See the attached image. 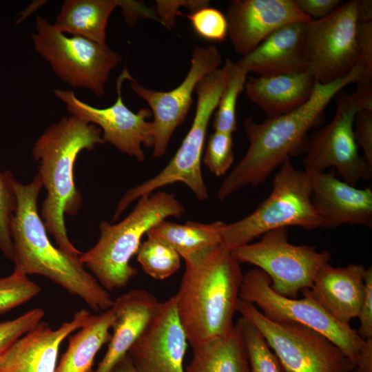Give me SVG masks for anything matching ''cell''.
I'll use <instances>...</instances> for the list:
<instances>
[{
  "label": "cell",
  "instance_id": "4fadbf2b",
  "mask_svg": "<svg viewBox=\"0 0 372 372\" xmlns=\"http://www.w3.org/2000/svg\"><path fill=\"white\" fill-rule=\"evenodd\" d=\"M342 91L331 121L308 138L303 163L307 172L335 169L344 181L356 186L360 180L371 177L372 168L360 154L353 134L354 118L361 107L352 94Z\"/></svg>",
  "mask_w": 372,
  "mask_h": 372
},
{
  "label": "cell",
  "instance_id": "74e56055",
  "mask_svg": "<svg viewBox=\"0 0 372 372\" xmlns=\"http://www.w3.org/2000/svg\"><path fill=\"white\" fill-rule=\"evenodd\" d=\"M360 327L358 335L364 340L372 338V268L366 269L364 274V292L358 313Z\"/></svg>",
  "mask_w": 372,
  "mask_h": 372
},
{
  "label": "cell",
  "instance_id": "277c9868",
  "mask_svg": "<svg viewBox=\"0 0 372 372\" xmlns=\"http://www.w3.org/2000/svg\"><path fill=\"white\" fill-rule=\"evenodd\" d=\"M103 143L99 127L70 115L50 125L32 150L39 163L38 174L47 192L41 218L58 247L76 258L82 252L70 242L64 221L65 214L74 216L82 206L83 198L74 183V165L81 151Z\"/></svg>",
  "mask_w": 372,
  "mask_h": 372
},
{
  "label": "cell",
  "instance_id": "30bf717a",
  "mask_svg": "<svg viewBox=\"0 0 372 372\" xmlns=\"http://www.w3.org/2000/svg\"><path fill=\"white\" fill-rule=\"evenodd\" d=\"M300 299L283 296L271 287V280L256 268L243 274L239 298L254 304L267 318L293 322L322 334L333 342L355 364L364 344L357 331L344 324L302 292Z\"/></svg>",
  "mask_w": 372,
  "mask_h": 372
},
{
  "label": "cell",
  "instance_id": "f35d334b",
  "mask_svg": "<svg viewBox=\"0 0 372 372\" xmlns=\"http://www.w3.org/2000/svg\"><path fill=\"white\" fill-rule=\"evenodd\" d=\"M300 10L312 19H323L331 14L342 2L340 0H294Z\"/></svg>",
  "mask_w": 372,
  "mask_h": 372
},
{
  "label": "cell",
  "instance_id": "603a6c76",
  "mask_svg": "<svg viewBox=\"0 0 372 372\" xmlns=\"http://www.w3.org/2000/svg\"><path fill=\"white\" fill-rule=\"evenodd\" d=\"M316 82L308 72L249 76L244 90L247 97L269 117L301 107L311 97Z\"/></svg>",
  "mask_w": 372,
  "mask_h": 372
},
{
  "label": "cell",
  "instance_id": "b9f144b4",
  "mask_svg": "<svg viewBox=\"0 0 372 372\" xmlns=\"http://www.w3.org/2000/svg\"><path fill=\"white\" fill-rule=\"evenodd\" d=\"M110 372H138L134 366L132 360L126 353L112 367Z\"/></svg>",
  "mask_w": 372,
  "mask_h": 372
},
{
  "label": "cell",
  "instance_id": "ac0fdd59",
  "mask_svg": "<svg viewBox=\"0 0 372 372\" xmlns=\"http://www.w3.org/2000/svg\"><path fill=\"white\" fill-rule=\"evenodd\" d=\"M91 315L81 309L56 329L41 320L0 354V372H55L61 344Z\"/></svg>",
  "mask_w": 372,
  "mask_h": 372
},
{
  "label": "cell",
  "instance_id": "f1b7e54d",
  "mask_svg": "<svg viewBox=\"0 0 372 372\" xmlns=\"http://www.w3.org/2000/svg\"><path fill=\"white\" fill-rule=\"evenodd\" d=\"M247 74L245 70L235 63L216 109L213 122L214 131L232 134L236 130V104L239 94L245 89Z\"/></svg>",
  "mask_w": 372,
  "mask_h": 372
},
{
  "label": "cell",
  "instance_id": "e575fe53",
  "mask_svg": "<svg viewBox=\"0 0 372 372\" xmlns=\"http://www.w3.org/2000/svg\"><path fill=\"white\" fill-rule=\"evenodd\" d=\"M45 316L41 308H34L10 320L0 322V354L29 331Z\"/></svg>",
  "mask_w": 372,
  "mask_h": 372
},
{
  "label": "cell",
  "instance_id": "e0dca14e",
  "mask_svg": "<svg viewBox=\"0 0 372 372\" xmlns=\"http://www.w3.org/2000/svg\"><path fill=\"white\" fill-rule=\"evenodd\" d=\"M225 17L227 36L234 51L242 56L278 28L312 20L294 0H232Z\"/></svg>",
  "mask_w": 372,
  "mask_h": 372
},
{
  "label": "cell",
  "instance_id": "52a82bcc",
  "mask_svg": "<svg viewBox=\"0 0 372 372\" xmlns=\"http://www.w3.org/2000/svg\"><path fill=\"white\" fill-rule=\"evenodd\" d=\"M273 179L270 194L246 217L225 223L221 244L229 250L250 243L271 230L298 226L305 230L321 227V220L311 202V182L304 169L290 160L284 162Z\"/></svg>",
  "mask_w": 372,
  "mask_h": 372
},
{
  "label": "cell",
  "instance_id": "d590c367",
  "mask_svg": "<svg viewBox=\"0 0 372 372\" xmlns=\"http://www.w3.org/2000/svg\"><path fill=\"white\" fill-rule=\"evenodd\" d=\"M353 134L355 142L363 151V158L372 168V112L359 111L355 116Z\"/></svg>",
  "mask_w": 372,
  "mask_h": 372
},
{
  "label": "cell",
  "instance_id": "9a60e30c",
  "mask_svg": "<svg viewBox=\"0 0 372 372\" xmlns=\"http://www.w3.org/2000/svg\"><path fill=\"white\" fill-rule=\"evenodd\" d=\"M222 63V56L215 45L197 46L192 52L191 66L183 82L169 91L147 88L136 80L130 87L150 107L153 114L154 142L153 155L161 158L166 153L173 133L185 121L193 103V92L199 81Z\"/></svg>",
  "mask_w": 372,
  "mask_h": 372
},
{
  "label": "cell",
  "instance_id": "ab89813d",
  "mask_svg": "<svg viewBox=\"0 0 372 372\" xmlns=\"http://www.w3.org/2000/svg\"><path fill=\"white\" fill-rule=\"evenodd\" d=\"M119 7L129 25H133L138 19H149L161 23L154 9L147 8L143 2L130 0H120Z\"/></svg>",
  "mask_w": 372,
  "mask_h": 372
},
{
  "label": "cell",
  "instance_id": "6da1fadb",
  "mask_svg": "<svg viewBox=\"0 0 372 372\" xmlns=\"http://www.w3.org/2000/svg\"><path fill=\"white\" fill-rule=\"evenodd\" d=\"M363 74L357 65L347 75L332 83L316 82L309 99L290 112L267 117L261 123L244 121L249 147L220 185L217 197L223 200L240 189L265 183L290 157L304 151L308 132L320 122L332 99L347 85L358 83Z\"/></svg>",
  "mask_w": 372,
  "mask_h": 372
},
{
  "label": "cell",
  "instance_id": "60d3db41",
  "mask_svg": "<svg viewBox=\"0 0 372 372\" xmlns=\"http://www.w3.org/2000/svg\"><path fill=\"white\" fill-rule=\"evenodd\" d=\"M355 368L361 372H372V338L365 340L356 359Z\"/></svg>",
  "mask_w": 372,
  "mask_h": 372
},
{
  "label": "cell",
  "instance_id": "cb8c5ba5",
  "mask_svg": "<svg viewBox=\"0 0 372 372\" xmlns=\"http://www.w3.org/2000/svg\"><path fill=\"white\" fill-rule=\"evenodd\" d=\"M115 319L111 307L99 314H92L74 334L69 337L68 346L55 372H94L96 355L111 338L110 332Z\"/></svg>",
  "mask_w": 372,
  "mask_h": 372
},
{
  "label": "cell",
  "instance_id": "d4e9b609",
  "mask_svg": "<svg viewBox=\"0 0 372 372\" xmlns=\"http://www.w3.org/2000/svg\"><path fill=\"white\" fill-rule=\"evenodd\" d=\"M120 0H65L53 24L64 34L106 43L108 19Z\"/></svg>",
  "mask_w": 372,
  "mask_h": 372
},
{
  "label": "cell",
  "instance_id": "ffe728a7",
  "mask_svg": "<svg viewBox=\"0 0 372 372\" xmlns=\"http://www.w3.org/2000/svg\"><path fill=\"white\" fill-rule=\"evenodd\" d=\"M366 268L360 264L334 267L324 264L316 273L307 294L338 322L349 325L358 317L364 292Z\"/></svg>",
  "mask_w": 372,
  "mask_h": 372
},
{
  "label": "cell",
  "instance_id": "9c48e42d",
  "mask_svg": "<svg viewBox=\"0 0 372 372\" xmlns=\"http://www.w3.org/2000/svg\"><path fill=\"white\" fill-rule=\"evenodd\" d=\"M236 311L262 334L282 372H352L355 364L333 342L302 324L274 321L238 299Z\"/></svg>",
  "mask_w": 372,
  "mask_h": 372
},
{
  "label": "cell",
  "instance_id": "8992f818",
  "mask_svg": "<svg viewBox=\"0 0 372 372\" xmlns=\"http://www.w3.org/2000/svg\"><path fill=\"white\" fill-rule=\"evenodd\" d=\"M234 65V62L227 58L221 67L199 81L195 89L197 103L194 120L175 155L157 175L125 193L116 205L113 221L140 197L175 183L186 185L200 200L208 198V190L201 171L203 151L209 121Z\"/></svg>",
  "mask_w": 372,
  "mask_h": 372
},
{
  "label": "cell",
  "instance_id": "8d00e7d4",
  "mask_svg": "<svg viewBox=\"0 0 372 372\" xmlns=\"http://www.w3.org/2000/svg\"><path fill=\"white\" fill-rule=\"evenodd\" d=\"M209 1H156L155 13L161 23L167 28H172L175 25V17L180 14L178 8L186 6L190 11L194 12L199 8L209 6Z\"/></svg>",
  "mask_w": 372,
  "mask_h": 372
},
{
  "label": "cell",
  "instance_id": "7402d4cb",
  "mask_svg": "<svg viewBox=\"0 0 372 372\" xmlns=\"http://www.w3.org/2000/svg\"><path fill=\"white\" fill-rule=\"evenodd\" d=\"M159 302L147 291L132 289L114 300L115 319L107 349L94 372H110L155 315Z\"/></svg>",
  "mask_w": 372,
  "mask_h": 372
},
{
  "label": "cell",
  "instance_id": "f546056e",
  "mask_svg": "<svg viewBox=\"0 0 372 372\" xmlns=\"http://www.w3.org/2000/svg\"><path fill=\"white\" fill-rule=\"evenodd\" d=\"M238 321L245 342L249 372H282L277 358L259 331L242 317Z\"/></svg>",
  "mask_w": 372,
  "mask_h": 372
},
{
  "label": "cell",
  "instance_id": "7c38bea8",
  "mask_svg": "<svg viewBox=\"0 0 372 372\" xmlns=\"http://www.w3.org/2000/svg\"><path fill=\"white\" fill-rule=\"evenodd\" d=\"M360 0L342 3L331 14L307 23V70L320 84L347 75L359 61Z\"/></svg>",
  "mask_w": 372,
  "mask_h": 372
},
{
  "label": "cell",
  "instance_id": "3957f363",
  "mask_svg": "<svg viewBox=\"0 0 372 372\" xmlns=\"http://www.w3.org/2000/svg\"><path fill=\"white\" fill-rule=\"evenodd\" d=\"M185 262L174 297L180 322L193 349L231 331L243 274L240 263L222 244Z\"/></svg>",
  "mask_w": 372,
  "mask_h": 372
},
{
  "label": "cell",
  "instance_id": "83f0119b",
  "mask_svg": "<svg viewBox=\"0 0 372 372\" xmlns=\"http://www.w3.org/2000/svg\"><path fill=\"white\" fill-rule=\"evenodd\" d=\"M136 259L145 273L156 280L166 279L180 266V256L169 245L147 236L141 244Z\"/></svg>",
  "mask_w": 372,
  "mask_h": 372
},
{
  "label": "cell",
  "instance_id": "7bdbcfd3",
  "mask_svg": "<svg viewBox=\"0 0 372 372\" xmlns=\"http://www.w3.org/2000/svg\"><path fill=\"white\" fill-rule=\"evenodd\" d=\"M352 372H361L360 370H358L357 368H355Z\"/></svg>",
  "mask_w": 372,
  "mask_h": 372
},
{
  "label": "cell",
  "instance_id": "5b68a950",
  "mask_svg": "<svg viewBox=\"0 0 372 372\" xmlns=\"http://www.w3.org/2000/svg\"><path fill=\"white\" fill-rule=\"evenodd\" d=\"M185 209L174 194L156 192L138 199L133 210L116 224L102 221L97 242L79 256L98 282L107 291L126 287L137 274L130 265L143 236L170 216H180Z\"/></svg>",
  "mask_w": 372,
  "mask_h": 372
},
{
  "label": "cell",
  "instance_id": "4dcf8cb0",
  "mask_svg": "<svg viewBox=\"0 0 372 372\" xmlns=\"http://www.w3.org/2000/svg\"><path fill=\"white\" fill-rule=\"evenodd\" d=\"M10 171L0 169V251L12 262L13 245L11 227L17 209V200Z\"/></svg>",
  "mask_w": 372,
  "mask_h": 372
},
{
  "label": "cell",
  "instance_id": "44dd1931",
  "mask_svg": "<svg viewBox=\"0 0 372 372\" xmlns=\"http://www.w3.org/2000/svg\"><path fill=\"white\" fill-rule=\"evenodd\" d=\"M307 23H290L278 28L254 50L235 62L236 65L258 76L307 72Z\"/></svg>",
  "mask_w": 372,
  "mask_h": 372
},
{
  "label": "cell",
  "instance_id": "d6a6232c",
  "mask_svg": "<svg viewBox=\"0 0 372 372\" xmlns=\"http://www.w3.org/2000/svg\"><path fill=\"white\" fill-rule=\"evenodd\" d=\"M234 159L232 134L214 131L209 136L203 159L204 165L215 176L224 175Z\"/></svg>",
  "mask_w": 372,
  "mask_h": 372
},
{
  "label": "cell",
  "instance_id": "1f68e13d",
  "mask_svg": "<svg viewBox=\"0 0 372 372\" xmlns=\"http://www.w3.org/2000/svg\"><path fill=\"white\" fill-rule=\"evenodd\" d=\"M40 292L39 285L26 275L13 271L0 278V315L28 302Z\"/></svg>",
  "mask_w": 372,
  "mask_h": 372
},
{
  "label": "cell",
  "instance_id": "7a4b0ae2",
  "mask_svg": "<svg viewBox=\"0 0 372 372\" xmlns=\"http://www.w3.org/2000/svg\"><path fill=\"white\" fill-rule=\"evenodd\" d=\"M12 184L17 200L11 227L14 271L43 276L81 298L95 311L111 308L114 300L85 269L79 257L66 254L50 242L38 211L43 187L39 174L28 184H22L13 176Z\"/></svg>",
  "mask_w": 372,
  "mask_h": 372
},
{
  "label": "cell",
  "instance_id": "2e32d148",
  "mask_svg": "<svg viewBox=\"0 0 372 372\" xmlns=\"http://www.w3.org/2000/svg\"><path fill=\"white\" fill-rule=\"evenodd\" d=\"M187 344L173 296L159 302L155 315L127 353L138 372H185Z\"/></svg>",
  "mask_w": 372,
  "mask_h": 372
},
{
  "label": "cell",
  "instance_id": "8fae6325",
  "mask_svg": "<svg viewBox=\"0 0 372 372\" xmlns=\"http://www.w3.org/2000/svg\"><path fill=\"white\" fill-rule=\"evenodd\" d=\"M231 252L240 263L254 265L264 271L276 293L291 298L311 287L318 271L331 258L327 251L290 243L287 227L267 231L258 242L238 247Z\"/></svg>",
  "mask_w": 372,
  "mask_h": 372
},
{
  "label": "cell",
  "instance_id": "836d02e7",
  "mask_svg": "<svg viewBox=\"0 0 372 372\" xmlns=\"http://www.w3.org/2000/svg\"><path fill=\"white\" fill-rule=\"evenodd\" d=\"M185 17L190 21L196 34L206 40L222 42L227 36L226 17L216 8L203 7Z\"/></svg>",
  "mask_w": 372,
  "mask_h": 372
},
{
  "label": "cell",
  "instance_id": "5bb4252c",
  "mask_svg": "<svg viewBox=\"0 0 372 372\" xmlns=\"http://www.w3.org/2000/svg\"><path fill=\"white\" fill-rule=\"evenodd\" d=\"M125 80L135 81L126 67L116 79V101L105 108L95 107L82 101L72 90L55 89L53 93L65 105L70 115L99 127L104 143H109L119 152L143 162L145 156L142 146L153 147L154 142V123L146 120L152 114L149 108L134 112L125 105L121 95Z\"/></svg>",
  "mask_w": 372,
  "mask_h": 372
},
{
  "label": "cell",
  "instance_id": "4316f807",
  "mask_svg": "<svg viewBox=\"0 0 372 372\" xmlns=\"http://www.w3.org/2000/svg\"><path fill=\"white\" fill-rule=\"evenodd\" d=\"M225 224L223 221L178 224L165 220L146 235L167 243L185 261L221 244L220 232Z\"/></svg>",
  "mask_w": 372,
  "mask_h": 372
},
{
  "label": "cell",
  "instance_id": "ba28073f",
  "mask_svg": "<svg viewBox=\"0 0 372 372\" xmlns=\"http://www.w3.org/2000/svg\"><path fill=\"white\" fill-rule=\"evenodd\" d=\"M35 30L31 34L34 50L63 82L105 95L110 74L122 61L119 54L106 43L68 37L41 16L35 20Z\"/></svg>",
  "mask_w": 372,
  "mask_h": 372
},
{
  "label": "cell",
  "instance_id": "d6986e66",
  "mask_svg": "<svg viewBox=\"0 0 372 372\" xmlns=\"http://www.w3.org/2000/svg\"><path fill=\"white\" fill-rule=\"evenodd\" d=\"M307 172L311 182V202L321 227L333 229L344 224L372 227L370 188H357L337 178L334 169Z\"/></svg>",
  "mask_w": 372,
  "mask_h": 372
},
{
  "label": "cell",
  "instance_id": "484cf974",
  "mask_svg": "<svg viewBox=\"0 0 372 372\" xmlns=\"http://www.w3.org/2000/svg\"><path fill=\"white\" fill-rule=\"evenodd\" d=\"M185 372H249L242 331L238 321L225 337L193 348Z\"/></svg>",
  "mask_w": 372,
  "mask_h": 372
}]
</instances>
